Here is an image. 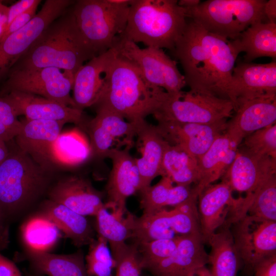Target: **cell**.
<instances>
[{
	"label": "cell",
	"mask_w": 276,
	"mask_h": 276,
	"mask_svg": "<svg viewBox=\"0 0 276 276\" xmlns=\"http://www.w3.org/2000/svg\"><path fill=\"white\" fill-rule=\"evenodd\" d=\"M265 0H207L185 9L188 18L229 41L251 25L264 21Z\"/></svg>",
	"instance_id": "7"
},
{
	"label": "cell",
	"mask_w": 276,
	"mask_h": 276,
	"mask_svg": "<svg viewBox=\"0 0 276 276\" xmlns=\"http://www.w3.org/2000/svg\"><path fill=\"white\" fill-rule=\"evenodd\" d=\"M234 111L225 131L241 144L250 134L275 124L276 95L244 101Z\"/></svg>",
	"instance_id": "22"
},
{
	"label": "cell",
	"mask_w": 276,
	"mask_h": 276,
	"mask_svg": "<svg viewBox=\"0 0 276 276\" xmlns=\"http://www.w3.org/2000/svg\"><path fill=\"white\" fill-rule=\"evenodd\" d=\"M92 155L89 139L79 127L61 132L53 144V165L71 168L81 165Z\"/></svg>",
	"instance_id": "29"
},
{
	"label": "cell",
	"mask_w": 276,
	"mask_h": 276,
	"mask_svg": "<svg viewBox=\"0 0 276 276\" xmlns=\"http://www.w3.org/2000/svg\"><path fill=\"white\" fill-rule=\"evenodd\" d=\"M239 147L257 156L276 159V124L250 134L243 140Z\"/></svg>",
	"instance_id": "39"
},
{
	"label": "cell",
	"mask_w": 276,
	"mask_h": 276,
	"mask_svg": "<svg viewBox=\"0 0 276 276\" xmlns=\"http://www.w3.org/2000/svg\"><path fill=\"white\" fill-rule=\"evenodd\" d=\"M107 241L99 236L89 245V250L85 257V266L88 276H112L116 267Z\"/></svg>",
	"instance_id": "38"
},
{
	"label": "cell",
	"mask_w": 276,
	"mask_h": 276,
	"mask_svg": "<svg viewBox=\"0 0 276 276\" xmlns=\"http://www.w3.org/2000/svg\"><path fill=\"white\" fill-rule=\"evenodd\" d=\"M4 30H5L4 28L0 27V38L1 37L2 34H3Z\"/></svg>",
	"instance_id": "54"
},
{
	"label": "cell",
	"mask_w": 276,
	"mask_h": 276,
	"mask_svg": "<svg viewBox=\"0 0 276 276\" xmlns=\"http://www.w3.org/2000/svg\"><path fill=\"white\" fill-rule=\"evenodd\" d=\"M111 254L116 263L115 276H141L143 268L136 243H126Z\"/></svg>",
	"instance_id": "41"
},
{
	"label": "cell",
	"mask_w": 276,
	"mask_h": 276,
	"mask_svg": "<svg viewBox=\"0 0 276 276\" xmlns=\"http://www.w3.org/2000/svg\"><path fill=\"white\" fill-rule=\"evenodd\" d=\"M201 2L199 0H180L178 1V5L185 8H190L198 5Z\"/></svg>",
	"instance_id": "52"
},
{
	"label": "cell",
	"mask_w": 276,
	"mask_h": 276,
	"mask_svg": "<svg viewBox=\"0 0 276 276\" xmlns=\"http://www.w3.org/2000/svg\"><path fill=\"white\" fill-rule=\"evenodd\" d=\"M35 1L36 0H20L10 6L8 22L6 27L15 17L29 9L34 4Z\"/></svg>",
	"instance_id": "46"
},
{
	"label": "cell",
	"mask_w": 276,
	"mask_h": 276,
	"mask_svg": "<svg viewBox=\"0 0 276 276\" xmlns=\"http://www.w3.org/2000/svg\"><path fill=\"white\" fill-rule=\"evenodd\" d=\"M188 19L177 0H132L120 38L173 50Z\"/></svg>",
	"instance_id": "4"
},
{
	"label": "cell",
	"mask_w": 276,
	"mask_h": 276,
	"mask_svg": "<svg viewBox=\"0 0 276 276\" xmlns=\"http://www.w3.org/2000/svg\"><path fill=\"white\" fill-rule=\"evenodd\" d=\"M201 234L178 236L177 247L168 258L147 270L153 276H187L206 266V252Z\"/></svg>",
	"instance_id": "23"
},
{
	"label": "cell",
	"mask_w": 276,
	"mask_h": 276,
	"mask_svg": "<svg viewBox=\"0 0 276 276\" xmlns=\"http://www.w3.org/2000/svg\"><path fill=\"white\" fill-rule=\"evenodd\" d=\"M110 0L75 1L71 8L78 33L93 57L114 46L124 31L130 5Z\"/></svg>",
	"instance_id": "6"
},
{
	"label": "cell",
	"mask_w": 276,
	"mask_h": 276,
	"mask_svg": "<svg viewBox=\"0 0 276 276\" xmlns=\"http://www.w3.org/2000/svg\"><path fill=\"white\" fill-rule=\"evenodd\" d=\"M74 75L56 67L12 68L0 93L17 91L37 95L76 108L70 93Z\"/></svg>",
	"instance_id": "10"
},
{
	"label": "cell",
	"mask_w": 276,
	"mask_h": 276,
	"mask_svg": "<svg viewBox=\"0 0 276 276\" xmlns=\"http://www.w3.org/2000/svg\"><path fill=\"white\" fill-rule=\"evenodd\" d=\"M176 236L172 228L169 210L166 208L135 218L132 237L134 242L171 239Z\"/></svg>",
	"instance_id": "37"
},
{
	"label": "cell",
	"mask_w": 276,
	"mask_h": 276,
	"mask_svg": "<svg viewBox=\"0 0 276 276\" xmlns=\"http://www.w3.org/2000/svg\"><path fill=\"white\" fill-rule=\"evenodd\" d=\"M0 276L22 275L12 261L0 254Z\"/></svg>",
	"instance_id": "47"
},
{
	"label": "cell",
	"mask_w": 276,
	"mask_h": 276,
	"mask_svg": "<svg viewBox=\"0 0 276 276\" xmlns=\"http://www.w3.org/2000/svg\"><path fill=\"white\" fill-rule=\"evenodd\" d=\"M71 6L48 26L12 68L53 67L75 76L85 61L94 58L78 33Z\"/></svg>",
	"instance_id": "3"
},
{
	"label": "cell",
	"mask_w": 276,
	"mask_h": 276,
	"mask_svg": "<svg viewBox=\"0 0 276 276\" xmlns=\"http://www.w3.org/2000/svg\"><path fill=\"white\" fill-rule=\"evenodd\" d=\"M9 7L0 1V27L5 29L8 19Z\"/></svg>",
	"instance_id": "50"
},
{
	"label": "cell",
	"mask_w": 276,
	"mask_h": 276,
	"mask_svg": "<svg viewBox=\"0 0 276 276\" xmlns=\"http://www.w3.org/2000/svg\"><path fill=\"white\" fill-rule=\"evenodd\" d=\"M227 120L211 123L158 122L156 127L170 145L199 159L227 128Z\"/></svg>",
	"instance_id": "16"
},
{
	"label": "cell",
	"mask_w": 276,
	"mask_h": 276,
	"mask_svg": "<svg viewBox=\"0 0 276 276\" xmlns=\"http://www.w3.org/2000/svg\"><path fill=\"white\" fill-rule=\"evenodd\" d=\"M232 224L239 261L243 265L245 274L252 275L261 261L276 255V221L245 215Z\"/></svg>",
	"instance_id": "11"
},
{
	"label": "cell",
	"mask_w": 276,
	"mask_h": 276,
	"mask_svg": "<svg viewBox=\"0 0 276 276\" xmlns=\"http://www.w3.org/2000/svg\"><path fill=\"white\" fill-rule=\"evenodd\" d=\"M169 214L172 228L177 236L201 234L198 217L180 212L174 207L169 210Z\"/></svg>",
	"instance_id": "43"
},
{
	"label": "cell",
	"mask_w": 276,
	"mask_h": 276,
	"mask_svg": "<svg viewBox=\"0 0 276 276\" xmlns=\"http://www.w3.org/2000/svg\"><path fill=\"white\" fill-rule=\"evenodd\" d=\"M231 101L192 90L172 95L165 91L153 116L158 122L211 124L233 116Z\"/></svg>",
	"instance_id": "8"
},
{
	"label": "cell",
	"mask_w": 276,
	"mask_h": 276,
	"mask_svg": "<svg viewBox=\"0 0 276 276\" xmlns=\"http://www.w3.org/2000/svg\"><path fill=\"white\" fill-rule=\"evenodd\" d=\"M28 276H40L39 275H32V274H29Z\"/></svg>",
	"instance_id": "56"
},
{
	"label": "cell",
	"mask_w": 276,
	"mask_h": 276,
	"mask_svg": "<svg viewBox=\"0 0 276 276\" xmlns=\"http://www.w3.org/2000/svg\"><path fill=\"white\" fill-rule=\"evenodd\" d=\"M95 108L96 114L88 120L85 128L89 135L92 155L106 158L111 149L121 148L122 146H132L133 139L144 121L129 122L106 108Z\"/></svg>",
	"instance_id": "13"
},
{
	"label": "cell",
	"mask_w": 276,
	"mask_h": 276,
	"mask_svg": "<svg viewBox=\"0 0 276 276\" xmlns=\"http://www.w3.org/2000/svg\"><path fill=\"white\" fill-rule=\"evenodd\" d=\"M136 136L140 143L141 156L136 159L142 192L149 186L153 180L162 176V164L165 149L169 144L154 125L145 120L140 125Z\"/></svg>",
	"instance_id": "26"
},
{
	"label": "cell",
	"mask_w": 276,
	"mask_h": 276,
	"mask_svg": "<svg viewBox=\"0 0 276 276\" xmlns=\"http://www.w3.org/2000/svg\"><path fill=\"white\" fill-rule=\"evenodd\" d=\"M230 45L238 56L244 52L243 61L251 62L256 58L269 57L276 59V24L260 21L255 23L236 39Z\"/></svg>",
	"instance_id": "27"
},
{
	"label": "cell",
	"mask_w": 276,
	"mask_h": 276,
	"mask_svg": "<svg viewBox=\"0 0 276 276\" xmlns=\"http://www.w3.org/2000/svg\"><path fill=\"white\" fill-rule=\"evenodd\" d=\"M212 235L207 241L211 246L209 264L212 276H237L240 261L229 225Z\"/></svg>",
	"instance_id": "31"
},
{
	"label": "cell",
	"mask_w": 276,
	"mask_h": 276,
	"mask_svg": "<svg viewBox=\"0 0 276 276\" xmlns=\"http://www.w3.org/2000/svg\"><path fill=\"white\" fill-rule=\"evenodd\" d=\"M52 171L18 148L0 165V211L9 221L30 208L49 190Z\"/></svg>",
	"instance_id": "5"
},
{
	"label": "cell",
	"mask_w": 276,
	"mask_h": 276,
	"mask_svg": "<svg viewBox=\"0 0 276 276\" xmlns=\"http://www.w3.org/2000/svg\"><path fill=\"white\" fill-rule=\"evenodd\" d=\"M74 1L46 0L28 24L0 41V81L6 79L21 56Z\"/></svg>",
	"instance_id": "12"
},
{
	"label": "cell",
	"mask_w": 276,
	"mask_h": 276,
	"mask_svg": "<svg viewBox=\"0 0 276 276\" xmlns=\"http://www.w3.org/2000/svg\"><path fill=\"white\" fill-rule=\"evenodd\" d=\"M18 117L32 120H50L73 123L85 129L88 120L82 110L27 93L12 91L3 95Z\"/></svg>",
	"instance_id": "17"
},
{
	"label": "cell",
	"mask_w": 276,
	"mask_h": 276,
	"mask_svg": "<svg viewBox=\"0 0 276 276\" xmlns=\"http://www.w3.org/2000/svg\"><path fill=\"white\" fill-rule=\"evenodd\" d=\"M20 127L21 121L12 106L0 93V138L9 143L18 133Z\"/></svg>",
	"instance_id": "42"
},
{
	"label": "cell",
	"mask_w": 276,
	"mask_h": 276,
	"mask_svg": "<svg viewBox=\"0 0 276 276\" xmlns=\"http://www.w3.org/2000/svg\"><path fill=\"white\" fill-rule=\"evenodd\" d=\"M31 265L38 273L48 276H88L81 249L67 255L29 250Z\"/></svg>",
	"instance_id": "30"
},
{
	"label": "cell",
	"mask_w": 276,
	"mask_h": 276,
	"mask_svg": "<svg viewBox=\"0 0 276 276\" xmlns=\"http://www.w3.org/2000/svg\"><path fill=\"white\" fill-rule=\"evenodd\" d=\"M272 95H276L275 60L264 64L241 61L235 66L228 94L234 111L244 101Z\"/></svg>",
	"instance_id": "15"
},
{
	"label": "cell",
	"mask_w": 276,
	"mask_h": 276,
	"mask_svg": "<svg viewBox=\"0 0 276 276\" xmlns=\"http://www.w3.org/2000/svg\"><path fill=\"white\" fill-rule=\"evenodd\" d=\"M167 176H163L155 185L141 192L140 207L143 214H150L167 206L175 207L192 195L191 186L173 185Z\"/></svg>",
	"instance_id": "32"
},
{
	"label": "cell",
	"mask_w": 276,
	"mask_h": 276,
	"mask_svg": "<svg viewBox=\"0 0 276 276\" xmlns=\"http://www.w3.org/2000/svg\"><path fill=\"white\" fill-rule=\"evenodd\" d=\"M49 199L84 216H95L105 206L103 195L87 179L77 175L57 180L48 190Z\"/></svg>",
	"instance_id": "20"
},
{
	"label": "cell",
	"mask_w": 276,
	"mask_h": 276,
	"mask_svg": "<svg viewBox=\"0 0 276 276\" xmlns=\"http://www.w3.org/2000/svg\"><path fill=\"white\" fill-rule=\"evenodd\" d=\"M225 181L206 187L198 195L197 208L201 234L204 242L226 223L239 199Z\"/></svg>",
	"instance_id": "18"
},
{
	"label": "cell",
	"mask_w": 276,
	"mask_h": 276,
	"mask_svg": "<svg viewBox=\"0 0 276 276\" xmlns=\"http://www.w3.org/2000/svg\"><path fill=\"white\" fill-rule=\"evenodd\" d=\"M40 209L41 214L49 218L76 247L89 245L95 239L94 229L86 216L50 199L41 204Z\"/></svg>",
	"instance_id": "28"
},
{
	"label": "cell",
	"mask_w": 276,
	"mask_h": 276,
	"mask_svg": "<svg viewBox=\"0 0 276 276\" xmlns=\"http://www.w3.org/2000/svg\"><path fill=\"white\" fill-rule=\"evenodd\" d=\"M41 2L40 0H36L29 9L15 17L5 29L0 41L28 24L36 14L38 6Z\"/></svg>",
	"instance_id": "44"
},
{
	"label": "cell",
	"mask_w": 276,
	"mask_h": 276,
	"mask_svg": "<svg viewBox=\"0 0 276 276\" xmlns=\"http://www.w3.org/2000/svg\"><path fill=\"white\" fill-rule=\"evenodd\" d=\"M61 232L42 214L29 218L21 228L24 242L29 250L48 252L57 243Z\"/></svg>",
	"instance_id": "36"
},
{
	"label": "cell",
	"mask_w": 276,
	"mask_h": 276,
	"mask_svg": "<svg viewBox=\"0 0 276 276\" xmlns=\"http://www.w3.org/2000/svg\"><path fill=\"white\" fill-rule=\"evenodd\" d=\"M9 243L8 221L0 211V250L6 249Z\"/></svg>",
	"instance_id": "48"
},
{
	"label": "cell",
	"mask_w": 276,
	"mask_h": 276,
	"mask_svg": "<svg viewBox=\"0 0 276 276\" xmlns=\"http://www.w3.org/2000/svg\"><path fill=\"white\" fill-rule=\"evenodd\" d=\"M95 216L98 236L109 243L111 254L125 245L127 240L132 238L136 216L129 212L121 216L115 212H109L105 206Z\"/></svg>",
	"instance_id": "34"
},
{
	"label": "cell",
	"mask_w": 276,
	"mask_h": 276,
	"mask_svg": "<svg viewBox=\"0 0 276 276\" xmlns=\"http://www.w3.org/2000/svg\"><path fill=\"white\" fill-rule=\"evenodd\" d=\"M195 273L197 276H212L210 269H209L206 266L198 269L195 271Z\"/></svg>",
	"instance_id": "53"
},
{
	"label": "cell",
	"mask_w": 276,
	"mask_h": 276,
	"mask_svg": "<svg viewBox=\"0 0 276 276\" xmlns=\"http://www.w3.org/2000/svg\"><path fill=\"white\" fill-rule=\"evenodd\" d=\"M276 175V159L257 156L238 147L222 180L233 191L250 196L267 179Z\"/></svg>",
	"instance_id": "19"
},
{
	"label": "cell",
	"mask_w": 276,
	"mask_h": 276,
	"mask_svg": "<svg viewBox=\"0 0 276 276\" xmlns=\"http://www.w3.org/2000/svg\"><path fill=\"white\" fill-rule=\"evenodd\" d=\"M20 121L19 131L14 138L17 148L41 167L52 171L51 148L66 123L26 118Z\"/></svg>",
	"instance_id": "21"
},
{
	"label": "cell",
	"mask_w": 276,
	"mask_h": 276,
	"mask_svg": "<svg viewBox=\"0 0 276 276\" xmlns=\"http://www.w3.org/2000/svg\"><path fill=\"white\" fill-rule=\"evenodd\" d=\"M187 276H197V275H196V274L195 273V272L192 273H191V274H189V275H188Z\"/></svg>",
	"instance_id": "55"
},
{
	"label": "cell",
	"mask_w": 276,
	"mask_h": 276,
	"mask_svg": "<svg viewBox=\"0 0 276 276\" xmlns=\"http://www.w3.org/2000/svg\"><path fill=\"white\" fill-rule=\"evenodd\" d=\"M178 236L171 239L135 242L137 245L143 269L147 270L170 257L177 247Z\"/></svg>",
	"instance_id": "40"
},
{
	"label": "cell",
	"mask_w": 276,
	"mask_h": 276,
	"mask_svg": "<svg viewBox=\"0 0 276 276\" xmlns=\"http://www.w3.org/2000/svg\"><path fill=\"white\" fill-rule=\"evenodd\" d=\"M165 91L149 85L138 70L117 50L106 71L101 94L93 106L106 108L129 122H140L153 115Z\"/></svg>",
	"instance_id": "2"
},
{
	"label": "cell",
	"mask_w": 276,
	"mask_h": 276,
	"mask_svg": "<svg viewBox=\"0 0 276 276\" xmlns=\"http://www.w3.org/2000/svg\"><path fill=\"white\" fill-rule=\"evenodd\" d=\"M7 143L0 138V165L7 157L9 153V149Z\"/></svg>",
	"instance_id": "51"
},
{
	"label": "cell",
	"mask_w": 276,
	"mask_h": 276,
	"mask_svg": "<svg viewBox=\"0 0 276 276\" xmlns=\"http://www.w3.org/2000/svg\"><path fill=\"white\" fill-rule=\"evenodd\" d=\"M132 146L110 150L106 155L111 162L110 170L106 185L107 209L123 216L127 212L126 201L128 197L139 191L141 180L136 159L130 150Z\"/></svg>",
	"instance_id": "14"
},
{
	"label": "cell",
	"mask_w": 276,
	"mask_h": 276,
	"mask_svg": "<svg viewBox=\"0 0 276 276\" xmlns=\"http://www.w3.org/2000/svg\"><path fill=\"white\" fill-rule=\"evenodd\" d=\"M171 53L180 62L190 90L228 100L238 57L229 40L188 18Z\"/></svg>",
	"instance_id": "1"
},
{
	"label": "cell",
	"mask_w": 276,
	"mask_h": 276,
	"mask_svg": "<svg viewBox=\"0 0 276 276\" xmlns=\"http://www.w3.org/2000/svg\"><path fill=\"white\" fill-rule=\"evenodd\" d=\"M162 170V177H168L176 185H196L198 181L197 160L177 146L168 144L163 158Z\"/></svg>",
	"instance_id": "35"
},
{
	"label": "cell",
	"mask_w": 276,
	"mask_h": 276,
	"mask_svg": "<svg viewBox=\"0 0 276 276\" xmlns=\"http://www.w3.org/2000/svg\"><path fill=\"white\" fill-rule=\"evenodd\" d=\"M263 13L267 22L276 24L275 0L266 1L263 8Z\"/></svg>",
	"instance_id": "49"
},
{
	"label": "cell",
	"mask_w": 276,
	"mask_h": 276,
	"mask_svg": "<svg viewBox=\"0 0 276 276\" xmlns=\"http://www.w3.org/2000/svg\"><path fill=\"white\" fill-rule=\"evenodd\" d=\"M240 144L226 131L218 137L198 160L199 179L194 187L199 195L223 176L233 162Z\"/></svg>",
	"instance_id": "25"
},
{
	"label": "cell",
	"mask_w": 276,
	"mask_h": 276,
	"mask_svg": "<svg viewBox=\"0 0 276 276\" xmlns=\"http://www.w3.org/2000/svg\"><path fill=\"white\" fill-rule=\"evenodd\" d=\"M245 215L276 221V175L267 179L250 196L240 197L232 221Z\"/></svg>",
	"instance_id": "33"
},
{
	"label": "cell",
	"mask_w": 276,
	"mask_h": 276,
	"mask_svg": "<svg viewBox=\"0 0 276 276\" xmlns=\"http://www.w3.org/2000/svg\"><path fill=\"white\" fill-rule=\"evenodd\" d=\"M118 53L130 61L152 87H159L172 95L182 93L185 79L178 70L176 61L163 49L140 48L133 42L118 37L114 46Z\"/></svg>",
	"instance_id": "9"
},
{
	"label": "cell",
	"mask_w": 276,
	"mask_h": 276,
	"mask_svg": "<svg viewBox=\"0 0 276 276\" xmlns=\"http://www.w3.org/2000/svg\"><path fill=\"white\" fill-rule=\"evenodd\" d=\"M254 276H276V255L261 261L255 268Z\"/></svg>",
	"instance_id": "45"
},
{
	"label": "cell",
	"mask_w": 276,
	"mask_h": 276,
	"mask_svg": "<svg viewBox=\"0 0 276 276\" xmlns=\"http://www.w3.org/2000/svg\"><path fill=\"white\" fill-rule=\"evenodd\" d=\"M116 53L113 47L88 60L77 71L72 89L76 108L83 110L97 101L104 84L106 71Z\"/></svg>",
	"instance_id": "24"
}]
</instances>
